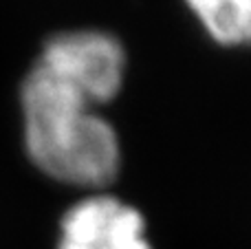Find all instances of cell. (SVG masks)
<instances>
[{
    "mask_svg": "<svg viewBox=\"0 0 251 249\" xmlns=\"http://www.w3.org/2000/svg\"><path fill=\"white\" fill-rule=\"evenodd\" d=\"M126 51L101 29L53 33L20 84L29 159L53 179L100 190L119 174L117 130L95 113L119 93Z\"/></svg>",
    "mask_w": 251,
    "mask_h": 249,
    "instance_id": "cell-1",
    "label": "cell"
},
{
    "mask_svg": "<svg viewBox=\"0 0 251 249\" xmlns=\"http://www.w3.org/2000/svg\"><path fill=\"white\" fill-rule=\"evenodd\" d=\"M57 249H152L137 207L113 194L77 201L60 223Z\"/></svg>",
    "mask_w": 251,
    "mask_h": 249,
    "instance_id": "cell-2",
    "label": "cell"
},
{
    "mask_svg": "<svg viewBox=\"0 0 251 249\" xmlns=\"http://www.w3.org/2000/svg\"><path fill=\"white\" fill-rule=\"evenodd\" d=\"M221 44H251V0H185Z\"/></svg>",
    "mask_w": 251,
    "mask_h": 249,
    "instance_id": "cell-3",
    "label": "cell"
}]
</instances>
